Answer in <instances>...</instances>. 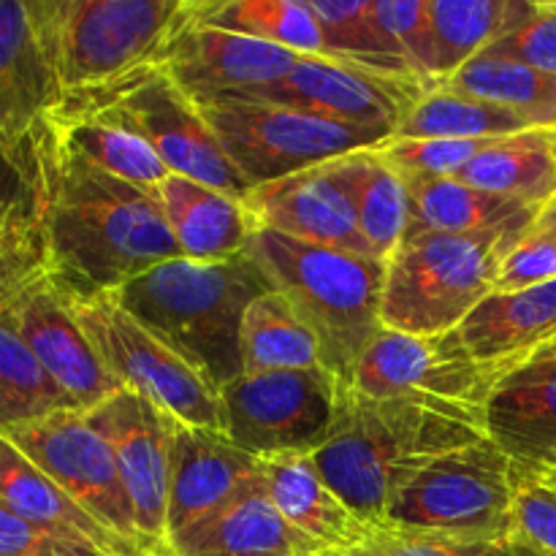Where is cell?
<instances>
[{
	"label": "cell",
	"mask_w": 556,
	"mask_h": 556,
	"mask_svg": "<svg viewBox=\"0 0 556 556\" xmlns=\"http://www.w3.org/2000/svg\"><path fill=\"white\" fill-rule=\"evenodd\" d=\"M49 123L79 155L147 193L155 195L157 185L172 174L155 155V150L123 125L98 117H58V114H49Z\"/></svg>",
	"instance_id": "37"
},
{
	"label": "cell",
	"mask_w": 556,
	"mask_h": 556,
	"mask_svg": "<svg viewBox=\"0 0 556 556\" xmlns=\"http://www.w3.org/2000/svg\"><path fill=\"white\" fill-rule=\"evenodd\" d=\"M0 505L30 525L43 527L68 541L87 543L106 556H147L103 530L5 438H0Z\"/></svg>",
	"instance_id": "26"
},
{
	"label": "cell",
	"mask_w": 556,
	"mask_h": 556,
	"mask_svg": "<svg viewBox=\"0 0 556 556\" xmlns=\"http://www.w3.org/2000/svg\"><path fill=\"white\" fill-rule=\"evenodd\" d=\"M514 541L556 556V481L514 462Z\"/></svg>",
	"instance_id": "39"
},
{
	"label": "cell",
	"mask_w": 556,
	"mask_h": 556,
	"mask_svg": "<svg viewBox=\"0 0 556 556\" xmlns=\"http://www.w3.org/2000/svg\"><path fill=\"white\" fill-rule=\"evenodd\" d=\"M0 556H106L87 543L30 525L0 505Z\"/></svg>",
	"instance_id": "45"
},
{
	"label": "cell",
	"mask_w": 556,
	"mask_h": 556,
	"mask_svg": "<svg viewBox=\"0 0 556 556\" xmlns=\"http://www.w3.org/2000/svg\"><path fill=\"white\" fill-rule=\"evenodd\" d=\"M427 90L429 87L424 81L389 79V76L369 74V71L353 68L337 60L304 54L282 79L255 87V90L228 92L220 98L299 109V112L334 119V123L386 130L394 139L402 119L413 112Z\"/></svg>",
	"instance_id": "14"
},
{
	"label": "cell",
	"mask_w": 556,
	"mask_h": 556,
	"mask_svg": "<svg viewBox=\"0 0 556 556\" xmlns=\"http://www.w3.org/2000/svg\"><path fill=\"white\" fill-rule=\"evenodd\" d=\"M483 556H514V552H510V543H497V546L489 548Z\"/></svg>",
	"instance_id": "50"
},
{
	"label": "cell",
	"mask_w": 556,
	"mask_h": 556,
	"mask_svg": "<svg viewBox=\"0 0 556 556\" xmlns=\"http://www.w3.org/2000/svg\"><path fill=\"white\" fill-rule=\"evenodd\" d=\"M9 313L33 356L76 410H96L109 396L123 391L76 320L68 293L52 275L25 288L9 304Z\"/></svg>",
	"instance_id": "16"
},
{
	"label": "cell",
	"mask_w": 556,
	"mask_h": 556,
	"mask_svg": "<svg viewBox=\"0 0 556 556\" xmlns=\"http://www.w3.org/2000/svg\"><path fill=\"white\" fill-rule=\"evenodd\" d=\"M60 101L30 5L27 0H0V161L14 168Z\"/></svg>",
	"instance_id": "19"
},
{
	"label": "cell",
	"mask_w": 556,
	"mask_h": 556,
	"mask_svg": "<svg viewBox=\"0 0 556 556\" xmlns=\"http://www.w3.org/2000/svg\"><path fill=\"white\" fill-rule=\"evenodd\" d=\"M527 467H530V465H527ZM535 470H541L543 476H548L552 481H556V467H535Z\"/></svg>",
	"instance_id": "51"
},
{
	"label": "cell",
	"mask_w": 556,
	"mask_h": 556,
	"mask_svg": "<svg viewBox=\"0 0 556 556\" xmlns=\"http://www.w3.org/2000/svg\"><path fill=\"white\" fill-rule=\"evenodd\" d=\"M307 5L324 36L326 58L389 79L421 81L396 38L375 14V0H307Z\"/></svg>",
	"instance_id": "30"
},
{
	"label": "cell",
	"mask_w": 556,
	"mask_h": 556,
	"mask_svg": "<svg viewBox=\"0 0 556 556\" xmlns=\"http://www.w3.org/2000/svg\"><path fill=\"white\" fill-rule=\"evenodd\" d=\"M556 280V239L532 223L503 253L494 291H521Z\"/></svg>",
	"instance_id": "42"
},
{
	"label": "cell",
	"mask_w": 556,
	"mask_h": 556,
	"mask_svg": "<svg viewBox=\"0 0 556 556\" xmlns=\"http://www.w3.org/2000/svg\"><path fill=\"white\" fill-rule=\"evenodd\" d=\"M440 47L438 85L470 60L514 33L535 9V0H427Z\"/></svg>",
	"instance_id": "31"
},
{
	"label": "cell",
	"mask_w": 556,
	"mask_h": 556,
	"mask_svg": "<svg viewBox=\"0 0 556 556\" xmlns=\"http://www.w3.org/2000/svg\"><path fill=\"white\" fill-rule=\"evenodd\" d=\"M76 410L22 340L9 304L0 307V432Z\"/></svg>",
	"instance_id": "36"
},
{
	"label": "cell",
	"mask_w": 556,
	"mask_h": 556,
	"mask_svg": "<svg viewBox=\"0 0 556 556\" xmlns=\"http://www.w3.org/2000/svg\"><path fill=\"white\" fill-rule=\"evenodd\" d=\"M380 525L470 543L514 541V462L481 440L434 459L391 503Z\"/></svg>",
	"instance_id": "8"
},
{
	"label": "cell",
	"mask_w": 556,
	"mask_h": 556,
	"mask_svg": "<svg viewBox=\"0 0 556 556\" xmlns=\"http://www.w3.org/2000/svg\"><path fill=\"white\" fill-rule=\"evenodd\" d=\"M508 139V136H505ZM500 139H389L380 152L405 177H456Z\"/></svg>",
	"instance_id": "40"
},
{
	"label": "cell",
	"mask_w": 556,
	"mask_h": 556,
	"mask_svg": "<svg viewBox=\"0 0 556 556\" xmlns=\"http://www.w3.org/2000/svg\"><path fill=\"white\" fill-rule=\"evenodd\" d=\"M174 556H318L315 543L299 535L280 516L264 486V476L220 516L172 543Z\"/></svg>",
	"instance_id": "25"
},
{
	"label": "cell",
	"mask_w": 556,
	"mask_h": 556,
	"mask_svg": "<svg viewBox=\"0 0 556 556\" xmlns=\"http://www.w3.org/2000/svg\"><path fill=\"white\" fill-rule=\"evenodd\" d=\"M535 226L541 228V231H546L548 237L556 239V195L541 206V212H538L535 217Z\"/></svg>",
	"instance_id": "47"
},
{
	"label": "cell",
	"mask_w": 556,
	"mask_h": 556,
	"mask_svg": "<svg viewBox=\"0 0 556 556\" xmlns=\"http://www.w3.org/2000/svg\"><path fill=\"white\" fill-rule=\"evenodd\" d=\"M443 85L510 109L535 128H556V76L521 60L483 52Z\"/></svg>",
	"instance_id": "34"
},
{
	"label": "cell",
	"mask_w": 556,
	"mask_h": 556,
	"mask_svg": "<svg viewBox=\"0 0 556 556\" xmlns=\"http://www.w3.org/2000/svg\"><path fill=\"white\" fill-rule=\"evenodd\" d=\"M483 364L519 369L556 337V280L521 291H494L456 329Z\"/></svg>",
	"instance_id": "22"
},
{
	"label": "cell",
	"mask_w": 556,
	"mask_h": 556,
	"mask_svg": "<svg viewBox=\"0 0 556 556\" xmlns=\"http://www.w3.org/2000/svg\"><path fill=\"white\" fill-rule=\"evenodd\" d=\"M489 54L521 60L556 76V0H535V9L521 27L500 38Z\"/></svg>",
	"instance_id": "44"
},
{
	"label": "cell",
	"mask_w": 556,
	"mask_h": 556,
	"mask_svg": "<svg viewBox=\"0 0 556 556\" xmlns=\"http://www.w3.org/2000/svg\"><path fill=\"white\" fill-rule=\"evenodd\" d=\"M345 386L326 367L239 375L223 386V434L244 454H315L329 440Z\"/></svg>",
	"instance_id": "11"
},
{
	"label": "cell",
	"mask_w": 556,
	"mask_h": 556,
	"mask_svg": "<svg viewBox=\"0 0 556 556\" xmlns=\"http://www.w3.org/2000/svg\"><path fill=\"white\" fill-rule=\"evenodd\" d=\"M52 114L98 117L123 125L141 136L172 174L210 185L239 201L248 199L253 190L228 161L199 103L177 87L163 65H152L85 96L65 98Z\"/></svg>",
	"instance_id": "7"
},
{
	"label": "cell",
	"mask_w": 556,
	"mask_h": 556,
	"mask_svg": "<svg viewBox=\"0 0 556 556\" xmlns=\"http://www.w3.org/2000/svg\"><path fill=\"white\" fill-rule=\"evenodd\" d=\"M375 14L396 38L418 79L429 87L438 85L440 47L427 0H375Z\"/></svg>",
	"instance_id": "41"
},
{
	"label": "cell",
	"mask_w": 556,
	"mask_h": 556,
	"mask_svg": "<svg viewBox=\"0 0 556 556\" xmlns=\"http://www.w3.org/2000/svg\"><path fill=\"white\" fill-rule=\"evenodd\" d=\"M199 109L250 188L309 172L391 139L386 130L356 128L275 103L215 98L199 101Z\"/></svg>",
	"instance_id": "10"
},
{
	"label": "cell",
	"mask_w": 556,
	"mask_h": 556,
	"mask_svg": "<svg viewBox=\"0 0 556 556\" xmlns=\"http://www.w3.org/2000/svg\"><path fill=\"white\" fill-rule=\"evenodd\" d=\"M27 5L63 101L163 65L168 43L195 14V0H27Z\"/></svg>",
	"instance_id": "5"
},
{
	"label": "cell",
	"mask_w": 556,
	"mask_h": 556,
	"mask_svg": "<svg viewBox=\"0 0 556 556\" xmlns=\"http://www.w3.org/2000/svg\"><path fill=\"white\" fill-rule=\"evenodd\" d=\"M261 478V459L239 451L223 432L185 427L174 418L168 472V546L201 530Z\"/></svg>",
	"instance_id": "17"
},
{
	"label": "cell",
	"mask_w": 556,
	"mask_h": 556,
	"mask_svg": "<svg viewBox=\"0 0 556 556\" xmlns=\"http://www.w3.org/2000/svg\"><path fill=\"white\" fill-rule=\"evenodd\" d=\"M27 462L52 478L85 514L125 546L152 552L136 530L134 508L119 478L112 443L90 424L87 413L60 410L41 421L0 432Z\"/></svg>",
	"instance_id": "13"
},
{
	"label": "cell",
	"mask_w": 556,
	"mask_h": 556,
	"mask_svg": "<svg viewBox=\"0 0 556 556\" xmlns=\"http://www.w3.org/2000/svg\"><path fill=\"white\" fill-rule=\"evenodd\" d=\"M163 217L172 228L182 258L226 261L248 253L258 223L244 201L195 179L168 174L155 190Z\"/></svg>",
	"instance_id": "23"
},
{
	"label": "cell",
	"mask_w": 556,
	"mask_h": 556,
	"mask_svg": "<svg viewBox=\"0 0 556 556\" xmlns=\"http://www.w3.org/2000/svg\"><path fill=\"white\" fill-rule=\"evenodd\" d=\"M554 141H556V128H554Z\"/></svg>",
	"instance_id": "54"
},
{
	"label": "cell",
	"mask_w": 556,
	"mask_h": 556,
	"mask_svg": "<svg viewBox=\"0 0 556 556\" xmlns=\"http://www.w3.org/2000/svg\"><path fill=\"white\" fill-rule=\"evenodd\" d=\"M248 253L315 331L324 367L351 389L364 353L383 329L380 307L389 264L375 255L299 242L269 228L255 231Z\"/></svg>",
	"instance_id": "4"
},
{
	"label": "cell",
	"mask_w": 556,
	"mask_h": 556,
	"mask_svg": "<svg viewBox=\"0 0 556 556\" xmlns=\"http://www.w3.org/2000/svg\"><path fill=\"white\" fill-rule=\"evenodd\" d=\"M49 275V253L41 217L25 179L0 193V307Z\"/></svg>",
	"instance_id": "38"
},
{
	"label": "cell",
	"mask_w": 556,
	"mask_h": 556,
	"mask_svg": "<svg viewBox=\"0 0 556 556\" xmlns=\"http://www.w3.org/2000/svg\"><path fill=\"white\" fill-rule=\"evenodd\" d=\"M324 367L320 342L280 291H266L242 320V375Z\"/></svg>",
	"instance_id": "32"
},
{
	"label": "cell",
	"mask_w": 556,
	"mask_h": 556,
	"mask_svg": "<svg viewBox=\"0 0 556 556\" xmlns=\"http://www.w3.org/2000/svg\"><path fill=\"white\" fill-rule=\"evenodd\" d=\"M20 185H22L20 172H16V168H11L5 161H0V193L20 188Z\"/></svg>",
	"instance_id": "48"
},
{
	"label": "cell",
	"mask_w": 556,
	"mask_h": 556,
	"mask_svg": "<svg viewBox=\"0 0 556 556\" xmlns=\"http://www.w3.org/2000/svg\"><path fill=\"white\" fill-rule=\"evenodd\" d=\"M527 367H535V369H546V372H556V337L548 340L530 362H525Z\"/></svg>",
	"instance_id": "46"
},
{
	"label": "cell",
	"mask_w": 556,
	"mask_h": 556,
	"mask_svg": "<svg viewBox=\"0 0 556 556\" xmlns=\"http://www.w3.org/2000/svg\"><path fill=\"white\" fill-rule=\"evenodd\" d=\"M261 476L282 519L320 552H353L367 541L372 525L353 514L324 481L309 454L261 459Z\"/></svg>",
	"instance_id": "21"
},
{
	"label": "cell",
	"mask_w": 556,
	"mask_h": 556,
	"mask_svg": "<svg viewBox=\"0 0 556 556\" xmlns=\"http://www.w3.org/2000/svg\"><path fill=\"white\" fill-rule=\"evenodd\" d=\"M195 22L326 58L324 36L307 0H195Z\"/></svg>",
	"instance_id": "33"
},
{
	"label": "cell",
	"mask_w": 556,
	"mask_h": 556,
	"mask_svg": "<svg viewBox=\"0 0 556 556\" xmlns=\"http://www.w3.org/2000/svg\"><path fill=\"white\" fill-rule=\"evenodd\" d=\"M269 277L250 253L226 261L177 258L112 291L117 302L215 391L242 369V320Z\"/></svg>",
	"instance_id": "3"
},
{
	"label": "cell",
	"mask_w": 556,
	"mask_h": 556,
	"mask_svg": "<svg viewBox=\"0 0 556 556\" xmlns=\"http://www.w3.org/2000/svg\"><path fill=\"white\" fill-rule=\"evenodd\" d=\"M14 168L36 199L49 275L71 296L119 291L152 266L182 258L155 195L79 155L49 117Z\"/></svg>",
	"instance_id": "1"
},
{
	"label": "cell",
	"mask_w": 556,
	"mask_h": 556,
	"mask_svg": "<svg viewBox=\"0 0 556 556\" xmlns=\"http://www.w3.org/2000/svg\"><path fill=\"white\" fill-rule=\"evenodd\" d=\"M304 54L193 22L166 49L163 68L195 103L282 79Z\"/></svg>",
	"instance_id": "18"
},
{
	"label": "cell",
	"mask_w": 556,
	"mask_h": 556,
	"mask_svg": "<svg viewBox=\"0 0 556 556\" xmlns=\"http://www.w3.org/2000/svg\"><path fill=\"white\" fill-rule=\"evenodd\" d=\"M87 418L112 443L141 541L152 552H172L166 514L174 418L128 389L87 410Z\"/></svg>",
	"instance_id": "15"
},
{
	"label": "cell",
	"mask_w": 556,
	"mask_h": 556,
	"mask_svg": "<svg viewBox=\"0 0 556 556\" xmlns=\"http://www.w3.org/2000/svg\"><path fill=\"white\" fill-rule=\"evenodd\" d=\"M410 190L405 239L421 233H483L530 228L541 206L483 193L454 177H405ZM402 239V242H405Z\"/></svg>",
	"instance_id": "27"
},
{
	"label": "cell",
	"mask_w": 556,
	"mask_h": 556,
	"mask_svg": "<svg viewBox=\"0 0 556 556\" xmlns=\"http://www.w3.org/2000/svg\"><path fill=\"white\" fill-rule=\"evenodd\" d=\"M329 172L351 199L364 242L375 258L389 264L407 231L410 190L405 174L380 152V147L337 157L329 163Z\"/></svg>",
	"instance_id": "28"
},
{
	"label": "cell",
	"mask_w": 556,
	"mask_h": 556,
	"mask_svg": "<svg viewBox=\"0 0 556 556\" xmlns=\"http://www.w3.org/2000/svg\"><path fill=\"white\" fill-rule=\"evenodd\" d=\"M318 556H348V554H342V552H324V554H318Z\"/></svg>",
	"instance_id": "52"
},
{
	"label": "cell",
	"mask_w": 556,
	"mask_h": 556,
	"mask_svg": "<svg viewBox=\"0 0 556 556\" xmlns=\"http://www.w3.org/2000/svg\"><path fill=\"white\" fill-rule=\"evenodd\" d=\"M532 128L535 125L510 109L434 85L402 119L394 139H505Z\"/></svg>",
	"instance_id": "35"
},
{
	"label": "cell",
	"mask_w": 556,
	"mask_h": 556,
	"mask_svg": "<svg viewBox=\"0 0 556 556\" xmlns=\"http://www.w3.org/2000/svg\"><path fill=\"white\" fill-rule=\"evenodd\" d=\"M514 369L483 364L459 334H402L380 329L364 353L353 391L375 400H413L443 416L486 429V405Z\"/></svg>",
	"instance_id": "9"
},
{
	"label": "cell",
	"mask_w": 556,
	"mask_h": 556,
	"mask_svg": "<svg viewBox=\"0 0 556 556\" xmlns=\"http://www.w3.org/2000/svg\"><path fill=\"white\" fill-rule=\"evenodd\" d=\"M481 440L483 427L413 400H375L345 389L329 440L309 459L353 514L380 525L418 472Z\"/></svg>",
	"instance_id": "2"
},
{
	"label": "cell",
	"mask_w": 556,
	"mask_h": 556,
	"mask_svg": "<svg viewBox=\"0 0 556 556\" xmlns=\"http://www.w3.org/2000/svg\"><path fill=\"white\" fill-rule=\"evenodd\" d=\"M244 206L258 228H269L318 248L372 255L356 226L351 199L331 177L329 163L253 188Z\"/></svg>",
	"instance_id": "20"
},
{
	"label": "cell",
	"mask_w": 556,
	"mask_h": 556,
	"mask_svg": "<svg viewBox=\"0 0 556 556\" xmlns=\"http://www.w3.org/2000/svg\"><path fill=\"white\" fill-rule=\"evenodd\" d=\"M527 228L421 233L389 258L380 320L402 334H445L494 293L500 258Z\"/></svg>",
	"instance_id": "6"
},
{
	"label": "cell",
	"mask_w": 556,
	"mask_h": 556,
	"mask_svg": "<svg viewBox=\"0 0 556 556\" xmlns=\"http://www.w3.org/2000/svg\"><path fill=\"white\" fill-rule=\"evenodd\" d=\"M454 179L483 193L543 206L556 195L554 130L532 128L500 139L467 163Z\"/></svg>",
	"instance_id": "29"
},
{
	"label": "cell",
	"mask_w": 556,
	"mask_h": 556,
	"mask_svg": "<svg viewBox=\"0 0 556 556\" xmlns=\"http://www.w3.org/2000/svg\"><path fill=\"white\" fill-rule=\"evenodd\" d=\"M147 556H174V552H161V554H147Z\"/></svg>",
	"instance_id": "53"
},
{
	"label": "cell",
	"mask_w": 556,
	"mask_h": 556,
	"mask_svg": "<svg viewBox=\"0 0 556 556\" xmlns=\"http://www.w3.org/2000/svg\"><path fill=\"white\" fill-rule=\"evenodd\" d=\"M510 552H514V556H548V554L538 552V548L525 546V543H519V541H510Z\"/></svg>",
	"instance_id": "49"
},
{
	"label": "cell",
	"mask_w": 556,
	"mask_h": 556,
	"mask_svg": "<svg viewBox=\"0 0 556 556\" xmlns=\"http://www.w3.org/2000/svg\"><path fill=\"white\" fill-rule=\"evenodd\" d=\"M489 543H470L459 538L432 535V532L400 530L391 525H372L367 541L358 543L348 556H483Z\"/></svg>",
	"instance_id": "43"
},
{
	"label": "cell",
	"mask_w": 556,
	"mask_h": 556,
	"mask_svg": "<svg viewBox=\"0 0 556 556\" xmlns=\"http://www.w3.org/2000/svg\"><path fill=\"white\" fill-rule=\"evenodd\" d=\"M68 302L103 367L123 389L136 391L185 427L223 432L220 394L172 348L150 334L114 293H68Z\"/></svg>",
	"instance_id": "12"
},
{
	"label": "cell",
	"mask_w": 556,
	"mask_h": 556,
	"mask_svg": "<svg viewBox=\"0 0 556 556\" xmlns=\"http://www.w3.org/2000/svg\"><path fill=\"white\" fill-rule=\"evenodd\" d=\"M486 438L516 465L556 467V372L514 369L486 405Z\"/></svg>",
	"instance_id": "24"
}]
</instances>
